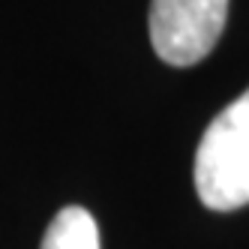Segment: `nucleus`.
<instances>
[{"label": "nucleus", "mask_w": 249, "mask_h": 249, "mask_svg": "<svg viewBox=\"0 0 249 249\" xmlns=\"http://www.w3.org/2000/svg\"><path fill=\"white\" fill-rule=\"evenodd\" d=\"M228 0H150V42L171 66H192L216 48Z\"/></svg>", "instance_id": "obj_2"}, {"label": "nucleus", "mask_w": 249, "mask_h": 249, "mask_svg": "<svg viewBox=\"0 0 249 249\" xmlns=\"http://www.w3.org/2000/svg\"><path fill=\"white\" fill-rule=\"evenodd\" d=\"M195 189L210 210L249 204V90L204 129L195 153Z\"/></svg>", "instance_id": "obj_1"}, {"label": "nucleus", "mask_w": 249, "mask_h": 249, "mask_svg": "<svg viewBox=\"0 0 249 249\" xmlns=\"http://www.w3.org/2000/svg\"><path fill=\"white\" fill-rule=\"evenodd\" d=\"M42 249H99L96 219L78 204L63 207L45 228Z\"/></svg>", "instance_id": "obj_3"}]
</instances>
